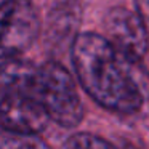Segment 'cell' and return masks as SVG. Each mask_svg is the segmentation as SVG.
I'll return each instance as SVG.
<instances>
[{"mask_svg": "<svg viewBox=\"0 0 149 149\" xmlns=\"http://www.w3.org/2000/svg\"><path fill=\"white\" fill-rule=\"evenodd\" d=\"M72 64L84 90L104 109L133 114L143 106V90L132 68L138 61L120 55L98 34H80L72 42Z\"/></svg>", "mask_w": 149, "mask_h": 149, "instance_id": "1", "label": "cell"}, {"mask_svg": "<svg viewBox=\"0 0 149 149\" xmlns=\"http://www.w3.org/2000/svg\"><path fill=\"white\" fill-rule=\"evenodd\" d=\"M31 95L42 103L50 119L64 128L79 125L84 117L75 84L68 69L59 63L48 61L37 68Z\"/></svg>", "mask_w": 149, "mask_h": 149, "instance_id": "2", "label": "cell"}, {"mask_svg": "<svg viewBox=\"0 0 149 149\" xmlns=\"http://www.w3.org/2000/svg\"><path fill=\"white\" fill-rule=\"evenodd\" d=\"M40 29L31 0H3L0 5V59L18 58L31 48Z\"/></svg>", "mask_w": 149, "mask_h": 149, "instance_id": "3", "label": "cell"}, {"mask_svg": "<svg viewBox=\"0 0 149 149\" xmlns=\"http://www.w3.org/2000/svg\"><path fill=\"white\" fill-rule=\"evenodd\" d=\"M106 39L114 48L132 61H141L149 50V31L138 13L123 7L107 11L104 19Z\"/></svg>", "mask_w": 149, "mask_h": 149, "instance_id": "4", "label": "cell"}, {"mask_svg": "<svg viewBox=\"0 0 149 149\" xmlns=\"http://www.w3.org/2000/svg\"><path fill=\"white\" fill-rule=\"evenodd\" d=\"M48 112L29 93H8L0 100V127L18 136H36L45 130Z\"/></svg>", "mask_w": 149, "mask_h": 149, "instance_id": "5", "label": "cell"}, {"mask_svg": "<svg viewBox=\"0 0 149 149\" xmlns=\"http://www.w3.org/2000/svg\"><path fill=\"white\" fill-rule=\"evenodd\" d=\"M37 68L19 58H7L0 63V95L32 91Z\"/></svg>", "mask_w": 149, "mask_h": 149, "instance_id": "6", "label": "cell"}, {"mask_svg": "<svg viewBox=\"0 0 149 149\" xmlns=\"http://www.w3.org/2000/svg\"><path fill=\"white\" fill-rule=\"evenodd\" d=\"M63 149H117L109 141L91 133H75L69 136L63 144Z\"/></svg>", "mask_w": 149, "mask_h": 149, "instance_id": "7", "label": "cell"}, {"mask_svg": "<svg viewBox=\"0 0 149 149\" xmlns=\"http://www.w3.org/2000/svg\"><path fill=\"white\" fill-rule=\"evenodd\" d=\"M16 149H52L48 144L42 141V139L36 136H23L19 143L16 144Z\"/></svg>", "mask_w": 149, "mask_h": 149, "instance_id": "8", "label": "cell"}, {"mask_svg": "<svg viewBox=\"0 0 149 149\" xmlns=\"http://www.w3.org/2000/svg\"><path fill=\"white\" fill-rule=\"evenodd\" d=\"M136 5V13L139 15V18L143 19V23L146 24L149 31V0H135Z\"/></svg>", "mask_w": 149, "mask_h": 149, "instance_id": "9", "label": "cell"}, {"mask_svg": "<svg viewBox=\"0 0 149 149\" xmlns=\"http://www.w3.org/2000/svg\"><path fill=\"white\" fill-rule=\"evenodd\" d=\"M128 149H133V148H128Z\"/></svg>", "mask_w": 149, "mask_h": 149, "instance_id": "10", "label": "cell"}]
</instances>
